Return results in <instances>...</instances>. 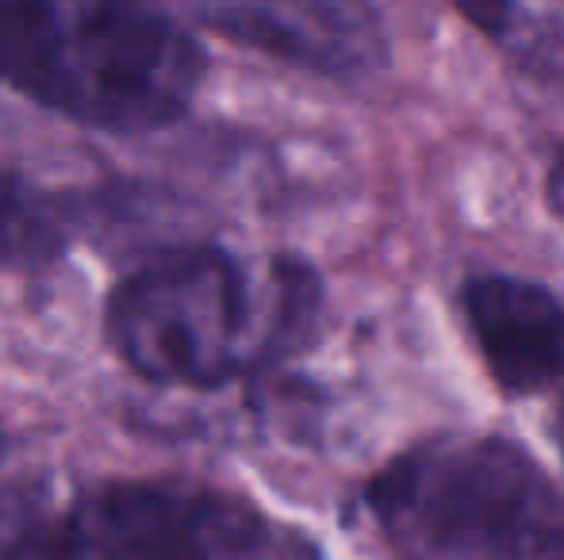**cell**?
I'll list each match as a JSON object with an SVG mask.
<instances>
[{
	"mask_svg": "<svg viewBox=\"0 0 564 560\" xmlns=\"http://www.w3.org/2000/svg\"><path fill=\"white\" fill-rule=\"evenodd\" d=\"M369 503L395 538L426 553L564 560L561 492L511 441H431L380 472Z\"/></svg>",
	"mask_w": 564,
	"mask_h": 560,
	"instance_id": "3",
	"label": "cell"
},
{
	"mask_svg": "<svg viewBox=\"0 0 564 560\" xmlns=\"http://www.w3.org/2000/svg\"><path fill=\"white\" fill-rule=\"evenodd\" d=\"M319 304L315 277L276 262L269 288L219 246L162 250L108 296V338L139 376L177 388H219L289 353Z\"/></svg>",
	"mask_w": 564,
	"mask_h": 560,
	"instance_id": "1",
	"label": "cell"
},
{
	"mask_svg": "<svg viewBox=\"0 0 564 560\" xmlns=\"http://www.w3.org/2000/svg\"><path fill=\"white\" fill-rule=\"evenodd\" d=\"M200 77V43L154 8L0 4V85L85 128H165Z\"/></svg>",
	"mask_w": 564,
	"mask_h": 560,
	"instance_id": "2",
	"label": "cell"
},
{
	"mask_svg": "<svg viewBox=\"0 0 564 560\" xmlns=\"http://www.w3.org/2000/svg\"><path fill=\"white\" fill-rule=\"evenodd\" d=\"M4 449H8V438H4V430H0V457H4Z\"/></svg>",
	"mask_w": 564,
	"mask_h": 560,
	"instance_id": "8",
	"label": "cell"
},
{
	"mask_svg": "<svg viewBox=\"0 0 564 560\" xmlns=\"http://www.w3.org/2000/svg\"><path fill=\"white\" fill-rule=\"evenodd\" d=\"M468 327L507 392L564 381V304L522 277H476L465 292Z\"/></svg>",
	"mask_w": 564,
	"mask_h": 560,
	"instance_id": "6",
	"label": "cell"
},
{
	"mask_svg": "<svg viewBox=\"0 0 564 560\" xmlns=\"http://www.w3.org/2000/svg\"><path fill=\"white\" fill-rule=\"evenodd\" d=\"M208 28L319 74H357L384 58L372 8L357 4H212L196 8Z\"/></svg>",
	"mask_w": 564,
	"mask_h": 560,
	"instance_id": "5",
	"label": "cell"
},
{
	"mask_svg": "<svg viewBox=\"0 0 564 560\" xmlns=\"http://www.w3.org/2000/svg\"><path fill=\"white\" fill-rule=\"evenodd\" d=\"M62 242V216L51 196L0 169V265L51 257Z\"/></svg>",
	"mask_w": 564,
	"mask_h": 560,
	"instance_id": "7",
	"label": "cell"
},
{
	"mask_svg": "<svg viewBox=\"0 0 564 560\" xmlns=\"http://www.w3.org/2000/svg\"><path fill=\"white\" fill-rule=\"evenodd\" d=\"M265 523L193 484H108L15 534L4 560H258Z\"/></svg>",
	"mask_w": 564,
	"mask_h": 560,
	"instance_id": "4",
	"label": "cell"
}]
</instances>
